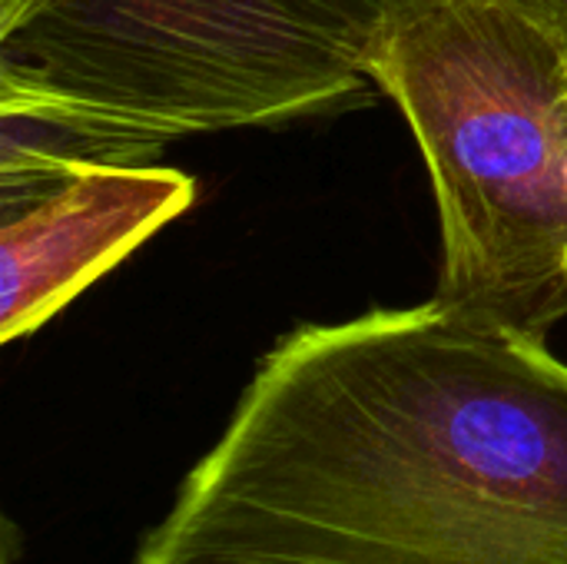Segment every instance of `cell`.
<instances>
[{"label":"cell","mask_w":567,"mask_h":564,"mask_svg":"<svg viewBox=\"0 0 567 564\" xmlns=\"http://www.w3.org/2000/svg\"><path fill=\"white\" fill-rule=\"evenodd\" d=\"M133 564H567V366L435 299L299 326Z\"/></svg>","instance_id":"cell-1"},{"label":"cell","mask_w":567,"mask_h":564,"mask_svg":"<svg viewBox=\"0 0 567 564\" xmlns=\"http://www.w3.org/2000/svg\"><path fill=\"white\" fill-rule=\"evenodd\" d=\"M372 80L432 176L435 302L548 342L567 316V66L551 17L538 0H389Z\"/></svg>","instance_id":"cell-2"},{"label":"cell","mask_w":567,"mask_h":564,"mask_svg":"<svg viewBox=\"0 0 567 564\" xmlns=\"http://www.w3.org/2000/svg\"><path fill=\"white\" fill-rule=\"evenodd\" d=\"M389 0H0V113L153 160L322 113L372 80Z\"/></svg>","instance_id":"cell-3"},{"label":"cell","mask_w":567,"mask_h":564,"mask_svg":"<svg viewBox=\"0 0 567 564\" xmlns=\"http://www.w3.org/2000/svg\"><path fill=\"white\" fill-rule=\"evenodd\" d=\"M193 196V176L173 166L73 156L0 130V339L37 332Z\"/></svg>","instance_id":"cell-4"},{"label":"cell","mask_w":567,"mask_h":564,"mask_svg":"<svg viewBox=\"0 0 567 564\" xmlns=\"http://www.w3.org/2000/svg\"><path fill=\"white\" fill-rule=\"evenodd\" d=\"M542 10L551 17V23L558 27L561 40H565V66H567V0H538Z\"/></svg>","instance_id":"cell-5"}]
</instances>
